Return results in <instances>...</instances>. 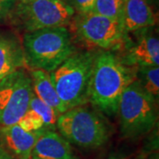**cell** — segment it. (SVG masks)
<instances>
[{
	"mask_svg": "<svg viewBox=\"0 0 159 159\" xmlns=\"http://www.w3.org/2000/svg\"><path fill=\"white\" fill-rule=\"evenodd\" d=\"M74 29L86 43L105 51L119 48L126 34L120 21L93 12L79 13L74 20Z\"/></svg>",
	"mask_w": 159,
	"mask_h": 159,
	"instance_id": "8",
	"label": "cell"
},
{
	"mask_svg": "<svg viewBox=\"0 0 159 159\" xmlns=\"http://www.w3.org/2000/svg\"><path fill=\"white\" fill-rule=\"evenodd\" d=\"M56 128L67 142L88 149L102 147L111 134L106 120L84 105L60 114L57 117Z\"/></svg>",
	"mask_w": 159,
	"mask_h": 159,
	"instance_id": "4",
	"label": "cell"
},
{
	"mask_svg": "<svg viewBox=\"0 0 159 159\" xmlns=\"http://www.w3.org/2000/svg\"><path fill=\"white\" fill-rule=\"evenodd\" d=\"M26 65L21 45L13 36L0 33V80Z\"/></svg>",
	"mask_w": 159,
	"mask_h": 159,
	"instance_id": "13",
	"label": "cell"
},
{
	"mask_svg": "<svg viewBox=\"0 0 159 159\" xmlns=\"http://www.w3.org/2000/svg\"><path fill=\"white\" fill-rule=\"evenodd\" d=\"M96 0H73L74 10L76 9L80 14L91 12Z\"/></svg>",
	"mask_w": 159,
	"mask_h": 159,
	"instance_id": "18",
	"label": "cell"
},
{
	"mask_svg": "<svg viewBox=\"0 0 159 159\" xmlns=\"http://www.w3.org/2000/svg\"><path fill=\"white\" fill-rule=\"evenodd\" d=\"M135 73L111 51L98 52L89 81V102L106 115L117 114L121 95L136 79Z\"/></svg>",
	"mask_w": 159,
	"mask_h": 159,
	"instance_id": "1",
	"label": "cell"
},
{
	"mask_svg": "<svg viewBox=\"0 0 159 159\" xmlns=\"http://www.w3.org/2000/svg\"><path fill=\"white\" fill-rule=\"evenodd\" d=\"M17 0H0V11L4 17L11 12Z\"/></svg>",
	"mask_w": 159,
	"mask_h": 159,
	"instance_id": "19",
	"label": "cell"
},
{
	"mask_svg": "<svg viewBox=\"0 0 159 159\" xmlns=\"http://www.w3.org/2000/svg\"><path fill=\"white\" fill-rule=\"evenodd\" d=\"M98 52H74L51 72V79L66 110L89 102L92 69Z\"/></svg>",
	"mask_w": 159,
	"mask_h": 159,
	"instance_id": "3",
	"label": "cell"
},
{
	"mask_svg": "<svg viewBox=\"0 0 159 159\" xmlns=\"http://www.w3.org/2000/svg\"><path fill=\"white\" fill-rule=\"evenodd\" d=\"M29 74L34 96L48 104L57 116L66 111L51 81L50 74L40 69H32Z\"/></svg>",
	"mask_w": 159,
	"mask_h": 159,
	"instance_id": "14",
	"label": "cell"
},
{
	"mask_svg": "<svg viewBox=\"0 0 159 159\" xmlns=\"http://www.w3.org/2000/svg\"><path fill=\"white\" fill-rule=\"evenodd\" d=\"M43 131L29 132L18 124L0 127V143L17 159H29L32 155L34 144Z\"/></svg>",
	"mask_w": 159,
	"mask_h": 159,
	"instance_id": "9",
	"label": "cell"
},
{
	"mask_svg": "<svg viewBox=\"0 0 159 159\" xmlns=\"http://www.w3.org/2000/svg\"><path fill=\"white\" fill-rule=\"evenodd\" d=\"M29 159H39V158H37V157H36L35 156H34V155L32 154V155L30 156V157H29Z\"/></svg>",
	"mask_w": 159,
	"mask_h": 159,
	"instance_id": "23",
	"label": "cell"
},
{
	"mask_svg": "<svg viewBox=\"0 0 159 159\" xmlns=\"http://www.w3.org/2000/svg\"><path fill=\"white\" fill-rule=\"evenodd\" d=\"M28 111L42 120L44 130H55L58 116L48 104L43 102L34 94L30 99Z\"/></svg>",
	"mask_w": 159,
	"mask_h": 159,
	"instance_id": "16",
	"label": "cell"
},
{
	"mask_svg": "<svg viewBox=\"0 0 159 159\" xmlns=\"http://www.w3.org/2000/svg\"><path fill=\"white\" fill-rule=\"evenodd\" d=\"M33 95L30 74L17 69L0 80V125L17 124L29 109Z\"/></svg>",
	"mask_w": 159,
	"mask_h": 159,
	"instance_id": "7",
	"label": "cell"
},
{
	"mask_svg": "<svg viewBox=\"0 0 159 159\" xmlns=\"http://www.w3.org/2000/svg\"><path fill=\"white\" fill-rule=\"evenodd\" d=\"M150 159H158V154L157 153V154H155V155H153L152 156V157Z\"/></svg>",
	"mask_w": 159,
	"mask_h": 159,
	"instance_id": "22",
	"label": "cell"
},
{
	"mask_svg": "<svg viewBox=\"0 0 159 159\" xmlns=\"http://www.w3.org/2000/svg\"><path fill=\"white\" fill-rule=\"evenodd\" d=\"M107 159H130L129 157H120V156H112V157H110Z\"/></svg>",
	"mask_w": 159,
	"mask_h": 159,
	"instance_id": "21",
	"label": "cell"
},
{
	"mask_svg": "<svg viewBox=\"0 0 159 159\" xmlns=\"http://www.w3.org/2000/svg\"><path fill=\"white\" fill-rule=\"evenodd\" d=\"M156 18L146 0H125L122 26L125 33L152 27Z\"/></svg>",
	"mask_w": 159,
	"mask_h": 159,
	"instance_id": "11",
	"label": "cell"
},
{
	"mask_svg": "<svg viewBox=\"0 0 159 159\" xmlns=\"http://www.w3.org/2000/svg\"><path fill=\"white\" fill-rule=\"evenodd\" d=\"M0 159H13L11 155L0 143Z\"/></svg>",
	"mask_w": 159,
	"mask_h": 159,
	"instance_id": "20",
	"label": "cell"
},
{
	"mask_svg": "<svg viewBox=\"0 0 159 159\" xmlns=\"http://www.w3.org/2000/svg\"><path fill=\"white\" fill-rule=\"evenodd\" d=\"M26 65L51 74L75 52L71 34L66 27L27 32L23 39Z\"/></svg>",
	"mask_w": 159,
	"mask_h": 159,
	"instance_id": "2",
	"label": "cell"
},
{
	"mask_svg": "<svg viewBox=\"0 0 159 159\" xmlns=\"http://www.w3.org/2000/svg\"><path fill=\"white\" fill-rule=\"evenodd\" d=\"M136 70L137 81L149 96L157 100L159 96L158 66H138Z\"/></svg>",
	"mask_w": 159,
	"mask_h": 159,
	"instance_id": "15",
	"label": "cell"
},
{
	"mask_svg": "<svg viewBox=\"0 0 159 159\" xmlns=\"http://www.w3.org/2000/svg\"><path fill=\"white\" fill-rule=\"evenodd\" d=\"M32 154L39 159H80L71 143L54 130H44L34 144Z\"/></svg>",
	"mask_w": 159,
	"mask_h": 159,
	"instance_id": "10",
	"label": "cell"
},
{
	"mask_svg": "<svg viewBox=\"0 0 159 159\" xmlns=\"http://www.w3.org/2000/svg\"><path fill=\"white\" fill-rule=\"evenodd\" d=\"M157 100L134 80L122 93L118 105L120 131L128 139L146 134L157 122Z\"/></svg>",
	"mask_w": 159,
	"mask_h": 159,
	"instance_id": "5",
	"label": "cell"
},
{
	"mask_svg": "<svg viewBox=\"0 0 159 159\" xmlns=\"http://www.w3.org/2000/svg\"><path fill=\"white\" fill-rule=\"evenodd\" d=\"M2 18H4V16H3V14L1 13V11H0V20H1Z\"/></svg>",
	"mask_w": 159,
	"mask_h": 159,
	"instance_id": "24",
	"label": "cell"
},
{
	"mask_svg": "<svg viewBox=\"0 0 159 159\" xmlns=\"http://www.w3.org/2000/svg\"><path fill=\"white\" fill-rule=\"evenodd\" d=\"M125 0H96L91 12L122 23Z\"/></svg>",
	"mask_w": 159,
	"mask_h": 159,
	"instance_id": "17",
	"label": "cell"
},
{
	"mask_svg": "<svg viewBox=\"0 0 159 159\" xmlns=\"http://www.w3.org/2000/svg\"><path fill=\"white\" fill-rule=\"evenodd\" d=\"M126 66H158L159 41L152 35H143L128 51L125 60Z\"/></svg>",
	"mask_w": 159,
	"mask_h": 159,
	"instance_id": "12",
	"label": "cell"
},
{
	"mask_svg": "<svg viewBox=\"0 0 159 159\" xmlns=\"http://www.w3.org/2000/svg\"><path fill=\"white\" fill-rule=\"evenodd\" d=\"M12 16L26 32L38 29L66 27L75 10L65 0H17Z\"/></svg>",
	"mask_w": 159,
	"mask_h": 159,
	"instance_id": "6",
	"label": "cell"
}]
</instances>
